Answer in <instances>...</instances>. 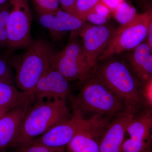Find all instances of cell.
<instances>
[{"instance_id": "obj_1", "label": "cell", "mask_w": 152, "mask_h": 152, "mask_svg": "<svg viewBox=\"0 0 152 152\" xmlns=\"http://www.w3.org/2000/svg\"><path fill=\"white\" fill-rule=\"evenodd\" d=\"M84 81L80 93L74 98L73 113H79L85 118L88 114L92 116L115 117L129 110L99 77L94 67Z\"/></svg>"}, {"instance_id": "obj_2", "label": "cell", "mask_w": 152, "mask_h": 152, "mask_svg": "<svg viewBox=\"0 0 152 152\" xmlns=\"http://www.w3.org/2000/svg\"><path fill=\"white\" fill-rule=\"evenodd\" d=\"M71 117L66 100L34 102L25 115L12 146H25Z\"/></svg>"}, {"instance_id": "obj_3", "label": "cell", "mask_w": 152, "mask_h": 152, "mask_svg": "<svg viewBox=\"0 0 152 152\" xmlns=\"http://www.w3.org/2000/svg\"><path fill=\"white\" fill-rule=\"evenodd\" d=\"M55 53L42 40L34 41L15 64L16 82L22 92L30 95L37 82L52 66Z\"/></svg>"}, {"instance_id": "obj_4", "label": "cell", "mask_w": 152, "mask_h": 152, "mask_svg": "<svg viewBox=\"0 0 152 152\" xmlns=\"http://www.w3.org/2000/svg\"><path fill=\"white\" fill-rule=\"evenodd\" d=\"M94 68L99 77L123 101L127 108L136 113L142 102V88L125 64L112 60Z\"/></svg>"}, {"instance_id": "obj_5", "label": "cell", "mask_w": 152, "mask_h": 152, "mask_svg": "<svg viewBox=\"0 0 152 152\" xmlns=\"http://www.w3.org/2000/svg\"><path fill=\"white\" fill-rule=\"evenodd\" d=\"M52 67L69 82L84 81L86 78L91 70L86 59L78 31L71 32L65 47L61 51L55 53Z\"/></svg>"}, {"instance_id": "obj_6", "label": "cell", "mask_w": 152, "mask_h": 152, "mask_svg": "<svg viewBox=\"0 0 152 152\" xmlns=\"http://www.w3.org/2000/svg\"><path fill=\"white\" fill-rule=\"evenodd\" d=\"M152 20V11L137 14L132 20L115 30L107 48L98 61L115 54L134 50L147 38L148 28Z\"/></svg>"}, {"instance_id": "obj_7", "label": "cell", "mask_w": 152, "mask_h": 152, "mask_svg": "<svg viewBox=\"0 0 152 152\" xmlns=\"http://www.w3.org/2000/svg\"><path fill=\"white\" fill-rule=\"evenodd\" d=\"M11 10L6 28L10 50L27 48L32 42V15L29 0H9Z\"/></svg>"}, {"instance_id": "obj_8", "label": "cell", "mask_w": 152, "mask_h": 152, "mask_svg": "<svg viewBox=\"0 0 152 152\" xmlns=\"http://www.w3.org/2000/svg\"><path fill=\"white\" fill-rule=\"evenodd\" d=\"M115 30L108 25L95 26L86 22L78 31L85 57L91 70L107 48Z\"/></svg>"}, {"instance_id": "obj_9", "label": "cell", "mask_w": 152, "mask_h": 152, "mask_svg": "<svg viewBox=\"0 0 152 152\" xmlns=\"http://www.w3.org/2000/svg\"><path fill=\"white\" fill-rule=\"evenodd\" d=\"M73 113L70 118L55 125L29 144L63 149L80 130L91 123L94 117L86 118L79 113Z\"/></svg>"}, {"instance_id": "obj_10", "label": "cell", "mask_w": 152, "mask_h": 152, "mask_svg": "<svg viewBox=\"0 0 152 152\" xmlns=\"http://www.w3.org/2000/svg\"><path fill=\"white\" fill-rule=\"evenodd\" d=\"M69 82L62 74L51 67L36 84L29 96L34 102L66 100Z\"/></svg>"}, {"instance_id": "obj_11", "label": "cell", "mask_w": 152, "mask_h": 152, "mask_svg": "<svg viewBox=\"0 0 152 152\" xmlns=\"http://www.w3.org/2000/svg\"><path fill=\"white\" fill-rule=\"evenodd\" d=\"M110 117L96 115L67 145L68 152H99L101 137L110 123Z\"/></svg>"}, {"instance_id": "obj_12", "label": "cell", "mask_w": 152, "mask_h": 152, "mask_svg": "<svg viewBox=\"0 0 152 152\" xmlns=\"http://www.w3.org/2000/svg\"><path fill=\"white\" fill-rule=\"evenodd\" d=\"M33 103L28 95L0 118V150L12 146L25 115Z\"/></svg>"}, {"instance_id": "obj_13", "label": "cell", "mask_w": 152, "mask_h": 152, "mask_svg": "<svg viewBox=\"0 0 152 152\" xmlns=\"http://www.w3.org/2000/svg\"><path fill=\"white\" fill-rule=\"evenodd\" d=\"M135 113L127 110L115 117L101 137L99 152H121L127 128Z\"/></svg>"}, {"instance_id": "obj_14", "label": "cell", "mask_w": 152, "mask_h": 152, "mask_svg": "<svg viewBox=\"0 0 152 152\" xmlns=\"http://www.w3.org/2000/svg\"><path fill=\"white\" fill-rule=\"evenodd\" d=\"M38 15L40 23L55 38L68 32L79 31L86 22L60 8Z\"/></svg>"}, {"instance_id": "obj_15", "label": "cell", "mask_w": 152, "mask_h": 152, "mask_svg": "<svg viewBox=\"0 0 152 152\" xmlns=\"http://www.w3.org/2000/svg\"><path fill=\"white\" fill-rule=\"evenodd\" d=\"M152 50L147 42H143L134 49L129 58L134 72L144 83L152 77Z\"/></svg>"}, {"instance_id": "obj_16", "label": "cell", "mask_w": 152, "mask_h": 152, "mask_svg": "<svg viewBox=\"0 0 152 152\" xmlns=\"http://www.w3.org/2000/svg\"><path fill=\"white\" fill-rule=\"evenodd\" d=\"M152 127L151 110H148L137 117H135L128 125L126 133L130 137L143 141L151 140Z\"/></svg>"}, {"instance_id": "obj_17", "label": "cell", "mask_w": 152, "mask_h": 152, "mask_svg": "<svg viewBox=\"0 0 152 152\" xmlns=\"http://www.w3.org/2000/svg\"><path fill=\"white\" fill-rule=\"evenodd\" d=\"M19 92L12 83L0 81V108L10 110L27 96Z\"/></svg>"}, {"instance_id": "obj_18", "label": "cell", "mask_w": 152, "mask_h": 152, "mask_svg": "<svg viewBox=\"0 0 152 152\" xmlns=\"http://www.w3.org/2000/svg\"><path fill=\"white\" fill-rule=\"evenodd\" d=\"M114 18L121 25L129 23L138 14L134 7L123 1L113 12Z\"/></svg>"}, {"instance_id": "obj_19", "label": "cell", "mask_w": 152, "mask_h": 152, "mask_svg": "<svg viewBox=\"0 0 152 152\" xmlns=\"http://www.w3.org/2000/svg\"><path fill=\"white\" fill-rule=\"evenodd\" d=\"M100 0H77L72 15L86 22L87 14L92 10Z\"/></svg>"}, {"instance_id": "obj_20", "label": "cell", "mask_w": 152, "mask_h": 152, "mask_svg": "<svg viewBox=\"0 0 152 152\" xmlns=\"http://www.w3.org/2000/svg\"><path fill=\"white\" fill-rule=\"evenodd\" d=\"M151 142L130 137L124 141L121 152H142L151 145Z\"/></svg>"}, {"instance_id": "obj_21", "label": "cell", "mask_w": 152, "mask_h": 152, "mask_svg": "<svg viewBox=\"0 0 152 152\" xmlns=\"http://www.w3.org/2000/svg\"><path fill=\"white\" fill-rule=\"evenodd\" d=\"M38 14L50 12L60 8V0H33Z\"/></svg>"}, {"instance_id": "obj_22", "label": "cell", "mask_w": 152, "mask_h": 152, "mask_svg": "<svg viewBox=\"0 0 152 152\" xmlns=\"http://www.w3.org/2000/svg\"><path fill=\"white\" fill-rule=\"evenodd\" d=\"M142 102L147 107L151 110L152 107V78L144 83L141 89Z\"/></svg>"}, {"instance_id": "obj_23", "label": "cell", "mask_w": 152, "mask_h": 152, "mask_svg": "<svg viewBox=\"0 0 152 152\" xmlns=\"http://www.w3.org/2000/svg\"><path fill=\"white\" fill-rule=\"evenodd\" d=\"M22 152H63V149H57L38 144H29L22 147Z\"/></svg>"}, {"instance_id": "obj_24", "label": "cell", "mask_w": 152, "mask_h": 152, "mask_svg": "<svg viewBox=\"0 0 152 152\" xmlns=\"http://www.w3.org/2000/svg\"><path fill=\"white\" fill-rule=\"evenodd\" d=\"M0 81L12 83V76L8 64L0 58Z\"/></svg>"}, {"instance_id": "obj_25", "label": "cell", "mask_w": 152, "mask_h": 152, "mask_svg": "<svg viewBox=\"0 0 152 152\" xmlns=\"http://www.w3.org/2000/svg\"><path fill=\"white\" fill-rule=\"evenodd\" d=\"M109 19L101 16L93 10L90 11L86 17L85 21H88L95 26H102L105 25Z\"/></svg>"}, {"instance_id": "obj_26", "label": "cell", "mask_w": 152, "mask_h": 152, "mask_svg": "<svg viewBox=\"0 0 152 152\" xmlns=\"http://www.w3.org/2000/svg\"><path fill=\"white\" fill-rule=\"evenodd\" d=\"M11 8L8 1L0 5V26L6 27Z\"/></svg>"}, {"instance_id": "obj_27", "label": "cell", "mask_w": 152, "mask_h": 152, "mask_svg": "<svg viewBox=\"0 0 152 152\" xmlns=\"http://www.w3.org/2000/svg\"><path fill=\"white\" fill-rule=\"evenodd\" d=\"M92 10L101 16L108 19L110 18L112 13L111 10L108 7L101 1L99 2Z\"/></svg>"}, {"instance_id": "obj_28", "label": "cell", "mask_w": 152, "mask_h": 152, "mask_svg": "<svg viewBox=\"0 0 152 152\" xmlns=\"http://www.w3.org/2000/svg\"><path fill=\"white\" fill-rule=\"evenodd\" d=\"M77 0H60L61 9L72 15L74 7Z\"/></svg>"}, {"instance_id": "obj_29", "label": "cell", "mask_w": 152, "mask_h": 152, "mask_svg": "<svg viewBox=\"0 0 152 152\" xmlns=\"http://www.w3.org/2000/svg\"><path fill=\"white\" fill-rule=\"evenodd\" d=\"M123 1L124 0H100V1L108 7L111 10L112 13L120 3Z\"/></svg>"}, {"instance_id": "obj_30", "label": "cell", "mask_w": 152, "mask_h": 152, "mask_svg": "<svg viewBox=\"0 0 152 152\" xmlns=\"http://www.w3.org/2000/svg\"><path fill=\"white\" fill-rule=\"evenodd\" d=\"M8 36L6 27L0 31V48L7 47Z\"/></svg>"}, {"instance_id": "obj_31", "label": "cell", "mask_w": 152, "mask_h": 152, "mask_svg": "<svg viewBox=\"0 0 152 152\" xmlns=\"http://www.w3.org/2000/svg\"><path fill=\"white\" fill-rule=\"evenodd\" d=\"M147 38V44L152 50V20L150 22L149 25Z\"/></svg>"}, {"instance_id": "obj_32", "label": "cell", "mask_w": 152, "mask_h": 152, "mask_svg": "<svg viewBox=\"0 0 152 152\" xmlns=\"http://www.w3.org/2000/svg\"><path fill=\"white\" fill-rule=\"evenodd\" d=\"M9 110L7 109L2 108H0V118H1L3 115H4L5 113H7L8 111H9Z\"/></svg>"}, {"instance_id": "obj_33", "label": "cell", "mask_w": 152, "mask_h": 152, "mask_svg": "<svg viewBox=\"0 0 152 152\" xmlns=\"http://www.w3.org/2000/svg\"><path fill=\"white\" fill-rule=\"evenodd\" d=\"M142 152H152L151 148V145L148 147L146 149H145Z\"/></svg>"}, {"instance_id": "obj_34", "label": "cell", "mask_w": 152, "mask_h": 152, "mask_svg": "<svg viewBox=\"0 0 152 152\" xmlns=\"http://www.w3.org/2000/svg\"><path fill=\"white\" fill-rule=\"evenodd\" d=\"M9 0H0V5L8 1Z\"/></svg>"}]
</instances>
